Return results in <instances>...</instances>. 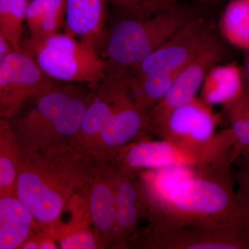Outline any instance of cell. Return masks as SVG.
<instances>
[{
    "label": "cell",
    "mask_w": 249,
    "mask_h": 249,
    "mask_svg": "<svg viewBox=\"0 0 249 249\" xmlns=\"http://www.w3.org/2000/svg\"><path fill=\"white\" fill-rule=\"evenodd\" d=\"M232 163L224 162L192 172L170 188L147 189V228L191 225H240Z\"/></svg>",
    "instance_id": "obj_1"
},
{
    "label": "cell",
    "mask_w": 249,
    "mask_h": 249,
    "mask_svg": "<svg viewBox=\"0 0 249 249\" xmlns=\"http://www.w3.org/2000/svg\"><path fill=\"white\" fill-rule=\"evenodd\" d=\"M101 163L71 144L29 154L23 157L15 193L37 224L49 229Z\"/></svg>",
    "instance_id": "obj_2"
},
{
    "label": "cell",
    "mask_w": 249,
    "mask_h": 249,
    "mask_svg": "<svg viewBox=\"0 0 249 249\" xmlns=\"http://www.w3.org/2000/svg\"><path fill=\"white\" fill-rule=\"evenodd\" d=\"M93 93L56 85L35 98L34 106L12 121L23 157L71 144Z\"/></svg>",
    "instance_id": "obj_3"
},
{
    "label": "cell",
    "mask_w": 249,
    "mask_h": 249,
    "mask_svg": "<svg viewBox=\"0 0 249 249\" xmlns=\"http://www.w3.org/2000/svg\"><path fill=\"white\" fill-rule=\"evenodd\" d=\"M235 139L231 130L213 146L192 149L167 141L144 139L121 148L111 161L119 170L137 174L144 170L183 168L206 169L213 165L231 162Z\"/></svg>",
    "instance_id": "obj_4"
},
{
    "label": "cell",
    "mask_w": 249,
    "mask_h": 249,
    "mask_svg": "<svg viewBox=\"0 0 249 249\" xmlns=\"http://www.w3.org/2000/svg\"><path fill=\"white\" fill-rule=\"evenodd\" d=\"M22 49L53 81L96 89L107 76L108 65L100 53L65 32L40 40H22Z\"/></svg>",
    "instance_id": "obj_5"
},
{
    "label": "cell",
    "mask_w": 249,
    "mask_h": 249,
    "mask_svg": "<svg viewBox=\"0 0 249 249\" xmlns=\"http://www.w3.org/2000/svg\"><path fill=\"white\" fill-rule=\"evenodd\" d=\"M191 18L173 8L150 17L121 21L107 34L103 46L107 65L119 70L137 66Z\"/></svg>",
    "instance_id": "obj_6"
},
{
    "label": "cell",
    "mask_w": 249,
    "mask_h": 249,
    "mask_svg": "<svg viewBox=\"0 0 249 249\" xmlns=\"http://www.w3.org/2000/svg\"><path fill=\"white\" fill-rule=\"evenodd\" d=\"M112 102L110 119L98 139L93 157L111 161L121 148L152 135L148 111L141 109L129 91L124 71L117 70L103 80Z\"/></svg>",
    "instance_id": "obj_7"
},
{
    "label": "cell",
    "mask_w": 249,
    "mask_h": 249,
    "mask_svg": "<svg viewBox=\"0 0 249 249\" xmlns=\"http://www.w3.org/2000/svg\"><path fill=\"white\" fill-rule=\"evenodd\" d=\"M133 242L144 249H249L248 234L236 224L147 227Z\"/></svg>",
    "instance_id": "obj_8"
},
{
    "label": "cell",
    "mask_w": 249,
    "mask_h": 249,
    "mask_svg": "<svg viewBox=\"0 0 249 249\" xmlns=\"http://www.w3.org/2000/svg\"><path fill=\"white\" fill-rule=\"evenodd\" d=\"M55 85L27 52H10L0 61V119L12 121L27 100Z\"/></svg>",
    "instance_id": "obj_9"
},
{
    "label": "cell",
    "mask_w": 249,
    "mask_h": 249,
    "mask_svg": "<svg viewBox=\"0 0 249 249\" xmlns=\"http://www.w3.org/2000/svg\"><path fill=\"white\" fill-rule=\"evenodd\" d=\"M219 117L196 97L170 112L155 134L162 140L192 149L213 146L222 140L228 129L216 132Z\"/></svg>",
    "instance_id": "obj_10"
},
{
    "label": "cell",
    "mask_w": 249,
    "mask_h": 249,
    "mask_svg": "<svg viewBox=\"0 0 249 249\" xmlns=\"http://www.w3.org/2000/svg\"><path fill=\"white\" fill-rule=\"evenodd\" d=\"M216 37L204 19L192 18L181 29L137 66L132 76L156 72H177L209 47Z\"/></svg>",
    "instance_id": "obj_11"
},
{
    "label": "cell",
    "mask_w": 249,
    "mask_h": 249,
    "mask_svg": "<svg viewBox=\"0 0 249 249\" xmlns=\"http://www.w3.org/2000/svg\"><path fill=\"white\" fill-rule=\"evenodd\" d=\"M222 56V45L216 39L178 72L168 92L148 111L152 134L172 111L196 97L210 69Z\"/></svg>",
    "instance_id": "obj_12"
},
{
    "label": "cell",
    "mask_w": 249,
    "mask_h": 249,
    "mask_svg": "<svg viewBox=\"0 0 249 249\" xmlns=\"http://www.w3.org/2000/svg\"><path fill=\"white\" fill-rule=\"evenodd\" d=\"M117 169L113 162H102L81 189L101 249L112 248L115 234Z\"/></svg>",
    "instance_id": "obj_13"
},
{
    "label": "cell",
    "mask_w": 249,
    "mask_h": 249,
    "mask_svg": "<svg viewBox=\"0 0 249 249\" xmlns=\"http://www.w3.org/2000/svg\"><path fill=\"white\" fill-rule=\"evenodd\" d=\"M116 169L115 234L112 248L126 249L132 243L139 222L148 211L150 197L145 183L136 176L137 174Z\"/></svg>",
    "instance_id": "obj_14"
},
{
    "label": "cell",
    "mask_w": 249,
    "mask_h": 249,
    "mask_svg": "<svg viewBox=\"0 0 249 249\" xmlns=\"http://www.w3.org/2000/svg\"><path fill=\"white\" fill-rule=\"evenodd\" d=\"M109 0H67L65 33L100 53L107 37Z\"/></svg>",
    "instance_id": "obj_15"
},
{
    "label": "cell",
    "mask_w": 249,
    "mask_h": 249,
    "mask_svg": "<svg viewBox=\"0 0 249 249\" xmlns=\"http://www.w3.org/2000/svg\"><path fill=\"white\" fill-rule=\"evenodd\" d=\"M70 218L58 219L49 230L62 249H101L91 222L88 203L83 192L75 193L66 208Z\"/></svg>",
    "instance_id": "obj_16"
},
{
    "label": "cell",
    "mask_w": 249,
    "mask_h": 249,
    "mask_svg": "<svg viewBox=\"0 0 249 249\" xmlns=\"http://www.w3.org/2000/svg\"><path fill=\"white\" fill-rule=\"evenodd\" d=\"M40 227L15 192L0 193V249H20Z\"/></svg>",
    "instance_id": "obj_17"
},
{
    "label": "cell",
    "mask_w": 249,
    "mask_h": 249,
    "mask_svg": "<svg viewBox=\"0 0 249 249\" xmlns=\"http://www.w3.org/2000/svg\"><path fill=\"white\" fill-rule=\"evenodd\" d=\"M112 110L110 96L102 82L93 91L71 145L81 153L94 159L98 139L107 125Z\"/></svg>",
    "instance_id": "obj_18"
},
{
    "label": "cell",
    "mask_w": 249,
    "mask_h": 249,
    "mask_svg": "<svg viewBox=\"0 0 249 249\" xmlns=\"http://www.w3.org/2000/svg\"><path fill=\"white\" fill-rule=\"evenodd\" d=\"M199 91V98L211 107L230 106L245 91L242 68L235 63L215 64L210 69Z\"/></svg>",
    "instance_id": "obj_19"
},
{
    "label": "cell",
    "mask_w": 249,
    "mask_h": 249,
    "mask_svg": "<svg viewBox=\"0 0 249 249\" xmlns=\"http://www.w3.org/2000/svg\"><path fill=\"white\" fill-rule=\"evenodd\" d=\"M67 0H29L26 24L33 40L45 38L65 27Z\"/></svg>",
    "instance_id": "obj_20"
},
{
    "label": "cell",
    "mask_w": 249,
    "mask_h": 249,
    "mask_svg": "<svg viewBox=\"0 0 249 249\" xmlns=\"http://www.w3.org/2000/svg\"><path fill=\"white\" fill-rule=\"evenodd\" d=\"M22 160L12 121L0 119V193L15 192Z\"/></svg>",
    "instance_id": "obj_21"
},
{
    "label": "cell",
    "mask_w": 249,
    "mask_h": 249,
    "mask_svg": "<svg viewBox=\"0 0 249 249\" xmlns=\"http://www.w3.org/2000/svg\"><path fill=\"white\" fill-rule=\"evenodd\" d=\"M179 71L156 72L142 76H132L124 70V75L136 104L141 109L149 111L168 92Z\"/></svg>",
    "instance_id": "obj_22"
},
{
    "label": "cell",
    "mask_w": 249,
    "mask_h": 249,
    "mask_svg": "<svg viewBox=\"0 0 249 249\" xmlns=\"http://www.w3.org/2000/svg\"><path fill=\"white\" fill-rule=\"evenodd\" d=\"M224 38L249 52V0H232L224 10L220 22Z\"/></svg>",
    "instance_id": "obj_23"
},
{
    "label": "cell",
    "mask_w": 249,
    "mask_h": 249,
    "mask_svg": "<svg viewBox=\"0 0 249 249\" xmlns=\"http://www.w3.org/2000/svg\"><path fill=\"white\" fill-rule=\"evenodd\" d=\"M29 0H0V34L14 50L22 49L23 26Z\"/></svg>",
    "instance_id": "obj_24"
},
{
    "label": "cell",
    "mask_w": 249,
    "mask_h": 249,
    "mask_svg": "<svg viewBox=\"0 0 249 249\" xmlns=\"http://www.w3.org/2000/svg\"><path fill=\"white\" fill-rule=\"evenodd\" d=\"M224 108L230 125L229 129L235 139L231 152L233 163L249 152V109L244 93L238 101Z\"/></svg>",
    "instance_id": "obj_25"
},
{
    "label": "cell",
    "mask_w": 249,
    "mask_h": 249,
    "mask_svg": "<svg viewBox=\"0 0 249 249\" xmlns=\"http://www.w3.org/2000/svg\"><path fill=\"white\" fill-rule=\"evenodd\" d=\"M233 176L238 186L236 196L240 206L241 224L249 236V165H242Z\"/></svg>",
    "instance_id": "obj_26"
},
{
    "label": "cell",
    "mask_w": 249,
    "mask_h": 249,
    "mask_svg": "<svg viewBox=\"0 0 249 249\" xmlns=\"http://www.w3.org/2000/svg\"><path fill=\"white\" fill-rule=\"evenodd\" d=\"M176 0H138L144 18L173 9Z\"/></svg>",
    "instance_id": "obj_27"
},
{
    "label": "cell",
    "mask_w": 249,
    "mask_h": 249,
    "mask_svg": "<svg viewBox=\"0 0 249 249\" xmlns=\"http://www.w3.org/2000/svg\"><path fill=\"white\" fill-rule=\"evenodd\" d=\"M119 6L130 10L131 11L139 16V18H144L143 14L138 0H109Z\"/></svg>",
    "instance_id": "obj_28"
},
{
    "label": "cell",
    "mask_w": 249,
    "mask_h": 249,
    "mask_svg": "<svg viewBox=\"0 0 249 249\" xmlns=\"http://www.w3.org/2000/svg\"><path fill=\"white\" fill-rule=\"evenodd\" d=\"M242 71H243L244 79H245V88L249 89V52H248V55L246 58Z\"/></svg>",
    "instance_id": "obj_29"
},
{
    "label": "cell",
    "mask_w": 249,
    "mask_h": 249,
    "mask_svg": "<svg viewBox=\"0 0 249 249\" xmlns=\"http://www.w3.org/2000/svg\"><path fill=\"white\" fill-rule=\"evenodd\" d=\"M244 98H245L246 103H247V106H248L249 109V89H246V88L245 93H244ZM248 157H249V152L248 154H247V155H246L245 156H244V157H242V158L245 159Z\"/></svg>",
    "instance_id": "obj_30"
},
{
    "label": "cell",
    "mask_w": 249,
    "mask_h": 249,
    "mask_svg": "<svg viewBox=\"0 0 249 249\" xmlns=\"http://www.w3.org/2000/svg\"><path fill=\"white\" fill-rule=\"evenodd\" d=\"M194 1L203 3V4H213V3H217L220 0H194Z\"/></svg>",
    "instance_id": "obj_31"
},
{
    "label": "cell",
    "mask_w": 249,
    "mask_h": 249,
    "mask_svg": "<svg viewBox=\"0 0 249 249\" xmlns=\"http://www.w3.org/2000/svg\"><path fill=\"white\" fill-rule=\"evenodd\" d=\"M242 160H243V161H242V165H249V157H247V158L245 159H242Z\"/></svg>",
    "instance_id": "obj_32"
}]
</instances>
